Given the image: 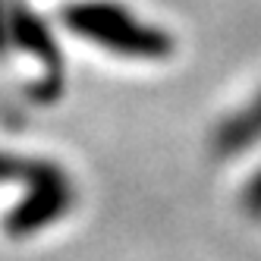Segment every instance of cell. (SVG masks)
I'll return each instance as SVG.
<instances>
[{
	"mask_svg": "<svg viewBox=\"0 0 261 261\" xmlns=\"http://www.w3.org/2000/svg\"><path fill=\"white\" fill-rule=\"evenodd\" d=\"M66 25L79 38L133 60H161L173 50V38L167 32L142 22L123 4H110V0L72 4L66 10Z\"/></svg>",
	"mask_w": 261,
	"mask_h": 261,
	"instance_id": "6da1fadb",
	"label": "cell"
},
{
	"mask_svg": "<svg viewBox=\"0 0 261 261\" xmlns=\"http://www.w3.org/2000/svg\"><path fill=\"white\" fill-rule=\"evenodd\" d=\"M19 179L29 182V195L4 220L10 239H25L69 214L72 201H76V189L63 167L50 161H22Z\"/></svg>",
	"mask_w": 261,
	"mask_h": 261,
	"instance_id": "7a4b0ae2",
	"label": "cell"
},
{
	"mask_svg": "<svg viewBox=\"0 0 261 261\" xmlns=\"http://www.w3.org/2000/svg\"><path fill=\"white\" fill-rule=\"evenodd\" d=\"M211 142H214L217 158L242 154V151H249V148H255L261 142V88L242 107H236L233 114H227L217 123Z\"/></svg>",
	"mask_w": 261,
	"mask_h": 261,
	"instance_id": "3957f363",
	"label": "cell"
},
{
	"mask_svg": "<svg viewBox=\"0 0 261 261\" xmlns=\"http://www.w3.org/2000/svg\"><path fill=\"white\" fill-rule=\"evenodd\" d=\"M13 41L19 44L22 50L38 54V60H44L54 72H60L57 47H54L47 29H44L38 19H35V16H29L25 10H16V13H13Z\"/></svg>",
	"mask_w": 261,
	"mask_h": 261,
	"instance_id": "277c9868",
	"label": "cell"
},
{
	"mask_svg": "<svg viewBox=\"0 0 261 261\" xmlns=\"http://www.w3.org/2000/svg\"><path fill=\"white\" fill-rule=\"evenodd\" d=\"M239 204L242 211H246L249 217L261 220V167L246 179V186H242V195H239Z\"/></svg>",
	"mask_w": 261,
	"mask_h": 261,
	"instance_id": "5b68a950",
	"label": "cell"
},
{
	"mask_svg": "<svg viewBox=\"0 0 261 261\" xmlns=\"http://www.w3.org/2000/svg\"><path fill=\"white\" fill-rule=\"evenodd\" d=\"M22 161H25V158L0 154V182H7V179H19V173H22Z\"/></svg>",
	"mask_w": 261,
	"mask_h": 261,
	"instance_id": "8992f818",
	"label": "cell"
},
{
	"mask_svg": "<svg viewBox=\"0 0 261 261\" xmlns=\"http://www.w3.org/2000/svg\"><path fill=\"white\" fill-rule=\"evenodd\" d=\"M7 44V25H4V10H0V50Z\"/></svg>",
	"mask_w": 261,
	"mask_h": 261,
	"instance_id": "52a82bcc",
	"label": "cell"
}]
</instances>
